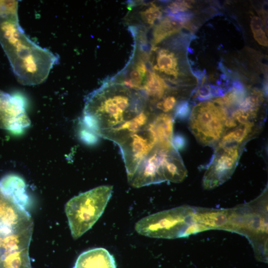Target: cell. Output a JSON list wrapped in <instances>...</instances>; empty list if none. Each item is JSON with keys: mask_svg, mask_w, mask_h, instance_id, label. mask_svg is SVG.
I'll use <instances>...</instances> for the list:
<instances>
[{"mask_svg": "<svg viewBox=\"0 0 268 268\" xmlns=\"http://www.w3.org/2000/svg\"><path fill=\"white\" fill-rule=\"evenodd\" d=\"M191 4L185 0L175 1L170 3L167 7V12L170 14H175L184 11L191 8Z\"/></svg>", "mask_w": 268, "mask_h": 268, "instance_id": "cell-26", "label": "cell"}, {"mask_svg": "<svg viewBox=\"0 0 268 268\" xmlns=\"http://www.w3.org/2000/svg\"><path fill=\"white\" fill-rule=\"evenodd\" d=\"M23 179L15 174H8L0 180V189L13 202L26 209L30 202Z\"/></svg>", "mask_w": 268, "mask_h": 268, "instance_id": "cell-13", "label": "cell"}, {"mask_svg": "<svg viewBox=\"0 0 268 268\" xmlns=\"http://www.w3.org/2000/svg\"><path fill=\"white\" fill-rule=\"evenodd\" d=\"M255 39L258 43L264 46H268V38L262 29L252 31Z\"/></svg>", "mask_w": 268, "mask_h": 268, "instance_id": "cell-30", "label": "cell"}, {"mask_svg": "<svg viewBox=\"0 0 268 268\" xmlns=\"http://www.w3.org/2000/svg\"><path fill=\"white\" fill-rule=\"evenodd\" d=\"M142 102L139 96L133 95L128 90L100 89L86 100L83 126L99 136L135 117L144 110Z\"/></svg>", "mask_w": 268, "mask_h": 268, "instance_id": "cell-2", "label": "cell"}, {"mask_svg": "<svg viewBox=\"0 0 268 268\" xmlns=\"http://www.w3.org/2000/svg\"><path fill=\"white\" fill-rule=\"evenodd\" d=\"M195 207L182 205L144 217L135 224L140 235L156 238L188 237L203 231L194 217Z\"/></svg>", "mask_w": 268, "mask_h": 268, "instance_id": "cell-4", "label": "cell"}, {"mask_svg": "<svg viewBox=\"0 0 268 268\" xmlns=\"http://www.w3.org/2000/svg\"><path fill=\"white\" fill-rule=\"evenodd\" d=\"M18 1L0 0V43L18 81L34 85L44 82L58 56L32 41L20 27Z\"/></svg>", "mask_w": 268, "mask_h": 268, "instance_id": "cell-1", "label": "cell"}, {"mask_svg": "<svg viewBox=\"0 0 268 268\" xmlns=\"http://www.w3.org/2000/svg\"><path fill=\"white\" fill-rule=\"evenodd\" d=\"M191 108L187 101H182L179 103L175 108L174 117L180 120H185L190 117Z\"/></svg>", "mask_w": 268, "mask_h": 268, "instance_id": "cell-24", "label": "cell"}, {"mask_svg": "<svg viewBox=\"0 0 268 268\" xmlns=\"http://www.w3.org/2000/svg\"><path fill=\"white\" fill-rule=\"evenodd\" d=\"M262 21L260 18L257 16H254L252 18L251 21V28L252 31L262 29Z\"/></svg>", "mask_w": 268, "mask_h": 268, "instance_id": "cell-31", "label": "cell"}, {"mask_svg": "<svg viewBox=\"0 0 268 268\" xmlns=\"http://www.w3.org/2000/svg\"><path fill=\"white\" fill-rule=\"evenodd\" d=\"M185 26L187 25L176 20L169 15L163 18L154 28L153 45H157L166 38L178 32Z\"/></svg>", "mask_w": 268, "mask_h": 268, "instance_id": "cell-17", "label": "cell"}, {"mask_svg": "<svg viewBox=\"0 0 268 268\" xmlns=\"http://www.w3.org/2000/svg\"><path fill=\"white\" fill-rule=\"evenodd\" d=\"M230 215L229 209L195 207V219L204 230H225Z\"/></svg>", "mask_w": 268, "mask_h": 268, "instance_id": "cell-12", "label": "cell"}, {"mask_svg": "<svg viewBox=\"0 0 268 268\" xmlns=\"http://www.w3.org/2000/svg\"><path fill=\"white\" fill-rule=\"evenodd\" d=\"M238 144L217 147L216 152L203 177L205 189L215 188L227 181L233 173L241 153Z\"/></svg>", "mask_w": 268, "mask_h": 268, "instance_id": "cell-9", "label": "cell"}, {"mask_svg": "<svg viewBox=\"0 0 268 268\" xmlns=\"http://www.w3.org/2000/svg\"><path fill=\"white\" fill-rule=\"evenodd\" d=\"M152 126L157 145L164 148L173 147V119L169 114H161L154 117Z\"/></svg>", "mask_w": 268, "mask_h": 268, "instance_id": "cell-16", "label": "cell"}, {"mask_svg": "<svg viewBox=\"0 0 268 268\" xmlns=\"http://www.w3.org/2000/svg\"><path fill=\"white\" fill-rule=\"evenodd\" d=\"M30 125L21 98L0 90V129L17 133Z\"/></svg>", "mask_w": 268, "mask_h": 268, "instance_id": "cell-11", "label": "cell"}, {"mask_svg": "<svg viewBox=\"0 0 268 268\" xmlns=\"http://www.w3.org/2000/svg\"><path fill=\"white\" fill-rule=\"evenodd\" d=\"M197 96L200 100H205L213 97L210 86L204 85L201 87L198 91Z\"/></svg>", "mask_w": 268, "mask_h": 268, "instance_id": "cell-29", "label": "cell"}, {"mask_svg": "<svg viewBox=\"0 0 268 268\" xmlns=\"http://www.w3.org/2000/svg\"><path fill=\"white\" fill-rule=\"evenodd\" d=\"M79 136L80 139L88 145L95 144L98 142L99 137L96 134L84 126L80 129L79 132Z\"/></svg>", "mask_w": 268, "mask_h": 268, "instance_id": "cell-25", "label": "cell"}, {"mask_svg": "<svg viewBox=\"0 0 268 268\" xmlns=\"http://www.w3.org/2000/svg\"><path fill=\"white\" fill-rule=\"evenodd\" d=\"M246 90L241 83L236 82L234 83L232 89L224 96L218 98L214 102L224 106H231L240 104L245 98Z\"/></svg>", "mask_w": 268, "mask_h": 268, "instance_id": "cell-22", "label": "cell"}, {"mask_svg": "<svg viewBox=\"0 0 268 268\" xmlns=\"http://www.w3.org/2000/svg\"><path fill=\"white\" fill-rule=\"evenodd\" d=\"M140 13L143 22L149 26L153 25L156 21L161 17L162 14L160 7L153 3H151L150 6Z\"/></svg>", "mask_w": 268, "mask_h": 268, "instance_id": "cell-23", "label": "cell"}, {"mask_svg": "<svg viewBox=\"0 0 268 268\" xmlns=\"http://www.w3.org/2000/svg\"><path fill=\"white\" fill-rule=\"evenodd\" d=\"M254 125L253 123L241 125L234 130L223 135L218 143V147L231 144H238L245 141L254 133Z\"/></svg>", "mask_w": 268, "mask_h": 268, "instance_id": "cell-19", "label": "cell"}, {"mask_svg": "<svg viewBox=\"0 0 268 268\" xmlns=\"http://www.w3.org/2000/svg\"><path fill=\"white\" fill-rule=\"evenodd\" d=\"M154 68L176 78L179 75L177 58L173 53L165 49L158 51Z\"/></svg>", "mask_w": 268, "mask_h": 268, "instance_id": "cell-18", "label": "cell"}, {"mask_svg": "<svg viewBox=\"0 0 268 268\" xmlns=\"http://www.w3.org/2000/svg\"><path fill=\"white\" fill-rule=\"evenodd\" d=\"M0 268H32L29 250L17 251L0 257Z\"/></svg>", "mask_w": 268, "mask_h": 268, "instance_id": "cell-20", "label": "cell"}, {"mask_svg": "<svg viewBox=\"0 0 268 268\" xmlns=\"http://www.w3.org/2000/svg\"><path fill=\"white\" fill-rule=\"evenodd\" d=\"M228 117L224 107L214 102H201L193 108L189 125L199 142L204 145H211L222 137Z\"/></svg>", "mask_w": 268, "mask_h": 268, "instance_id": "cell-7", "label": "cell"}, {"mask_svg": "<svg viewBox=\"0 0 268 268\" xmlns=\"http://www.w3.org/2000/svg\"><path fill=\"white\" fill-rule=\"evenodd\" d=\"M33 222L25 209L8 198L0 189V257L29 250Z\"/></svg>", "mask_w": 268, "mask_h": 268, "instance_id": "cell-5", "label": "cell"}, {"mask_svg": "<svg viewBox=\"0 0 268 268\" xmlns=\"http://www.w3.org/2000/svg\"><path fill=\"white\" fill-rule=\"evenodd\" d=\"M152 121L143 130L129 135L118 145L125 163L127 177L133 173L141 161L157 145Z\"/></svg>", "mask_w": 268, "mask_h": 268, "instance_id": "cell-8", "label": "cell"}, {"mask_svg": "<svg viewBox=\"0 0 268 268\" xmlns=\"http://www.w3.org/2000/svg\"><path fill=\"white\" fill-rule=\"evenodd\" d=\"M169 148L156 145L141 161L133 173L128 177L130 184L140 188L166 181L163 165Z\"/></svg>", "mask_w": 268, "mask_h": 268, "instance_id": "cell-10", "label": "cell"}, {"mask_svg": "<svg viewBox=\"0 0 268 268\" xmlns=\"http://www.w3.org/2000/svg\"><path fill=\"white\" fill-rule=\"evenodd\" d=\"M73 268H116L113 255L103 248H96L82 253Z\"/></svg>", "mask_w": 268, "mask_h": 268, "instance_id": "cell-14", "label": "cell"}, {"mask_svg": "<svg viewBox=\"0 0 268 268\" xmlns=\"http://www.w3.org/2000/svg\"><path fill=\"white\" fill-rule=\"evenodd\" d=\"M176 103V98L173 96H169L157 104V107L165 112L172 110Z\"/></svg>", "mask_w": 268, "mask_h": 268, "instance_id": "cell-27", "label": "cell"}, {"mask_svg": "<svg viewBox=\"0 0 268 268\" xmlns=\"http://www.w3.org/2000/svg\"><path fill=\"white\" fill-rule=\"evenodd\" d=\"M268 195L265 190L253 201L230 208L225 230L245 236L251 243L256 258L268 262Z\"/></svg>", "mask_w": 268, "mask_h": 268, "instance_id": "cell-3", "label": "cell"}, {"mask_svg": "<svg viewBox=\"0 0 268 268\" xmlns=\"http://www.w3.org/2000/svg\"><path fill=\"white\" fill-rule=\"evenodd\" d=\"M163 168L166 181L179 183L187 176V170L178 151L174 147L168 150Z\"/></svg>", "mask_w": 268, "mask_h": 268, "instance_id": "cell-15", "label": "cell"}, {"mask_svg": "<svg viewBox=\"0 0 268 268\" xmlns=\"http://www.w3.org/2000/svg\"><path fill=\"white\" fill-rule=\"evenodd\" d=\"M172 144L176 151H181L186 147L187 139L183 134H176L173 136Z\"/></svg>", "mask_w": 268, "mask_h": 268, "instance_id": "cell-28", "label": "cell"}, {"mask_svg": "<svg viewBox=\"0 0 268 268\" xmlns=\"http://www.w3.org/2000/svg\"><path fill=\"white\" fill-rule=\"evenodd\" d=\"M168 88L163 78L155 72H150L142 88L148 96L159 99L164 96Z\"/></svg>", "mask_w": 268, "mask_h": 268, "instance_id": "cell-21", "label": "cell"}, {"mask_svg": "<svg viewBox=\"0 0 268 268\" xmlns=\"http://www.w3.org/2000/svg\"><path fill=\"white\" fill-rule=\"evenodd\" d=\"M112 192V186H100L68 201L65 212L74 239L79 238L96 223L103 214Z\"/></svg>", "mask_w": 268, "mask_h": 268, "instance_id": "cell-6", "label": "cell"}]
</instances>
